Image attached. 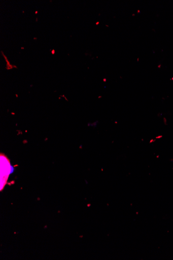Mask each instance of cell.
<instances>
[{"mask_svg":"<svg viewBox=\"0 0 173 260\" xmlns=\"http://www.w3.org/2000/svg\"><path fill=\"white\" fill-rule=\"evenodd\" d=\"M3 53V52H2ZM3 56H4V57L5 58L6 60V61L7 62V66H8V69H12L13 67L10 64V62L8 60V59H7V58L6 57V56L4 55V54H3Z\"/></svg>","mask_w":173,"mask_h":260,"instance_id":"cell-1","label":"cell"},{"mask_svg":"<svg viewBox=\"0 0 173 260\" xmlns=\"http://www.w3.org/2000/svg\"><path fill=\"white\" fill-rule=\"evenodd\" d=\"M52 54H55V51H54V50L52 51Z\"/></svg>","mask_w":173,"mask_h":260,"instance_id":"cell-2","label":"cell"},{"mask_svg":"<svg viewBox=\"0 0 173 260\" xmlns=\"http://www.w3.org/2000/svg\"><path fill=\"white\" fill-rule=\"evenodd\" d=\"M38 11L36 12V14H38Z\"/></svg>","mask_w":173,"mask_h":260,"instance_id":"cell-3","label":"cell"}]
</instances>
